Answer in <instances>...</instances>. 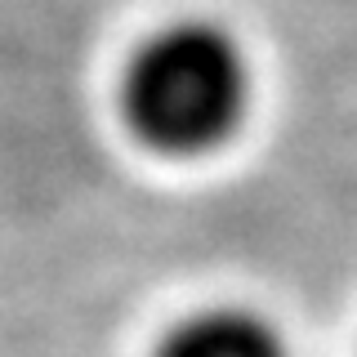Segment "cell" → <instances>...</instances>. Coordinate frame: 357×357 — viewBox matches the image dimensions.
<instances>
[{
    "mask_svg": "<svg viewBox=\"0 0 357 357\" xmlns=\"http://www.w3.org/2000/svg\"><path fill=\"white\" fill-rule=\"evenodd\" d=\"M250 112V63L219 22L183 18L152 31L121 76V116L161 156L219 152Z\"/></svg>",
    "mask_w": 357,
    "mask_h": 357,
    "instance_id": "cell-1",
    "label": "cell"
},
{
    "mask_svg": "<svg viewBox=\"0 0 357 357\" xmlns=\"http://www.w3.org/2000/svg\"><path fill=\"white\" fill-rule=\"evenodd\" d=\"M156 357H290L282 331L250 308H201L165 331Z\"/></svg>",
    "mask_w": 357,
    "mask_h": 357,
    "instance_id": "cell-2",
    "label": "cell"
}]
</instances>
